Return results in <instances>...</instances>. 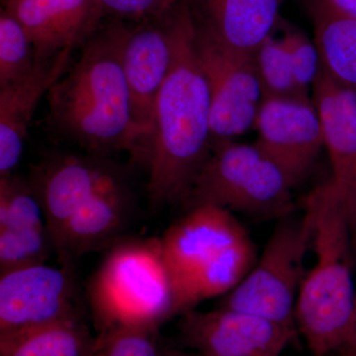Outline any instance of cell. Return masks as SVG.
I'll list each match as a JSON object with an SVG mask.
<instances>
[{"instance_id": "4316f807", "label": "cell", "mask_w": 356, "mask_h": 356, "mask_svg": "<svg viewBox=\"0 0 356 356\" xmlns=\"http://www.w3.org/2000/svg\"><path fill=\"white\" fill-rule=\"evenodd\" d=\"M330 13L356 20V0H309Z\"/></svg>"}, {"instance_id": "603a6c76", "label": "cell", "mask_w": 356, "mask_h": 356, "mask_svg": "<svg viewBox=\"0 0 356 356\" xmlns=\"http://www.w3.org/2000/svg\"><path fill=\"white\" fill-rule=\"evenodd\" d=\"M36 65L34 47L27 32L15 17L0 10V86L29 74Z\"/></svg>"}, {"instance_id": "7c38bea8", "label": "cell", "mask_w": 356, "mask_h": 356, "mask_svg": "<svg viewBox=\"0 0 356 356\" xmlns=\"http://www.w3.org/2000/svg\"><path fill=\"white\" fill-rule=\"evenodd\" d=\"M181 316L180 341L204 356H280L295 336L294 327L228 307Z\"/></svg>"}, {"instance_id": "484cf974", "label": "cell", "mask_w": 356, "mask_h": 356, "mask_svg": "<svg viewBox=\"0 0 356 356\" xmlns=\"http://www.w3.org/2000/svg\"><path fill=\"white\" fill-rule=\"evenodd\" d=\"M104 17L127 22L161 17L172 11L179 0H98Z\"/></svg>"}, {"instance_id": "3957f363", "label": "cell", "mask_w": 356, "mask_h": 356, "mask_svg": "<svg viewBox=\"0 0 356 356\" xmlns=\"http://www.w3.org/2000/svg\"><path fill=\"white\" fill-rule=\"evenodd\" d=\"M313 221V268L300 288L295 323L314 356L343 350L353 325V229L350 213L331 180L307 197Z\"/></svg>"}, {"instance_id": "e0dca14e", "label": "cell", "mask_w": 356, "mask_h": 356, "mask_svg": "<svg viewBox=\"0 0 356 356\" xmlns=\"http://www.w3.org/2000/svg\"><path fill=\"white\" fill-rule=\"evenodd\" d=\"M312 89L324 149L331 161V181L353 225L356 216V92L337 83L322 67Z\"/></svg>"}, {"instance_id": "d6986e66", "label": "cell", "mask_w": 356, "mask_h": 356, "mask_svg": "<svg viewBox=\"0 0 356 356\" xmlns=\"http://www.w3.org/2000/svg\"><path fill=\"white\" fill-rule=\"evenodd\" d=\"M282 0H185L194 31L254 55L275 27Z\"/></svg>"}, {"instance_id": "7402d4cb", "label": "cell", "mask_w": 356, "mask_h": 356, "mask_svg": "<svg viewBox=\"0 0 356 356\" xmlns=\"http://www.w3.org/2000/svg\"><path fill=\"white\" fill-rule=\"evenodd\" d=\"M264 98H310L295 81L282 40L268 37L254 54Z\"/></svg>"}, {"instance_id": "6da1fadb", "label": "cell", "mask_w": 356, "mask_h": 356, "mask_svg": "<svg viewBox=\"0 0 356 356\" xmlns=\"http://www.w3.org/2000/svg\"><path fill=\"white\" fill-rule=\"evenodd\" d=\"M126 21L106 17L81 55L47 95L49 132L84 152L113 156L129 152L146 163L144 136L132 114L123 55Z\"/></svg>"}, {"instance_id": "f1b7e54d", "label": "cell", "mask_w": 356, "mask_h": 356, "mask_svg": "<svg viewBox=\"0 0 356 356\" xmlns=\"http://www.w3.org/2000/svg\"><path fill=\"white\" fill-rule=\"evenodd\" d=\"M159 356H189L182 351L173 350V348H161Z\"/></svg>"}, {"instance_id": "83f0119b", "label": "cell", "mask_w": 356, "mask_h": 356, "mask_svg": "<svg viewBox=\"0 0 356 356\" xmlns=\"http://www.w3.org/2000/svg\"><path fill=\"white\" fill-rule=\"evenodd\" d=\"M343 348H353V350H356V297L355 311H353V325H351L350 336H348L346 346H344Z\"/></svg>"}, {"instance_id": "f546056e", "label": "cell", "mask_w": 356, "mask_h": 356, "mask_svg": "<svg viewBox=\"0 0 356 356\" xmlns=\"http://www.w3.org/2000/svg\"><path fill=\"white\" fill-rule=\"evenodd\" d=\"M339 353L337 356H356V350H353V348H343Z\"/></svg>"}, {"instance_id": "52a82bcc", "label": "cell", "mask_w": 356, "mask_h": 356, "mask_svg": "<svg viewBox=\"0 0 356 356\" xmlns=\"http://www.w3.org/2000/svg\"><path fill=\"white\" fill-rule=\"evenodd\" d=\"M312 236L313 221L308 210L299 219L283 217L254 266L225 295L221 306L294 327L295 308L307 273L304 262Z\"/></svg>"}, {"instance_id": "4dcf8cb0", "label": "cell", "mask_w": 356, "mask_h": 356, "mask_svg": "<svg viewBox=\"0 0 356 356\" xmlns=\"http://www.w3.org/2000/svg\"><path fill=\"white\" fill-rule=\"evenodd\" d=\"M351 229H353V233H355V236L356 238V216L355 218V221H353V225H351Z\"/></svg>"}, {"instance_id": "1f68e13d", "label": "cell", "mask_w": 356, "mask_h": 356, "mask_svg": "<svg viewBox=\"0 0 356 356\" xmlns=\"http://www.w3.org/2000/svg\"><path fill=\"white\" fill-rule=\"evenodd\" d=\"M198 356H204V355H199Z\"/></svg>"}, {"instance_id": "ffe728a7", "label": "cell", "mask_w": 356, "mask_h": 356, "mask_svg": "<svg viewBox=\"0 0 356 356\" xmlns=\"http://www.w3.org/2000/svg\"><path fill=\"white\" fill-rule=\"evenodd\" d=\"M321 67L337 83L356 92V20L308 2Z\"/></svg>"}, {"instance_id": "5bb4252c", "label": "cell", "mask_w": 356, "mask_h": 356, "mask_svg": "<svg viewBox=\"0 0 356 356\" xmlns=\"http://www.w3.org/2000/svg\"><path fill=\"white\" fill-rule=\"evenodd\" d=\"M24 28L36 62L81 49L104 20L98 0H2Z\"/></svg>"}, {"instance_id": "2e32d148", "label": "cell", "mask_w": 356, "mask_h": 356, "mask_svg": "<svg viewBox=\"0 0 356 356\" xmlns=\"http://www.w3.org/2000/svg\"><path fill=\"white\" fill-rule=\"evenodd\" d=\"M137 206L132 179L90 199L70 218L54 243L60 266L74 269V262L83 255L110 248L123 240Z\"/></svg>"}, {"instance_id": "ba28073f", "label": "cell", "mask_w": 356, "mask_h": 356, "mask_svg": "<svg viewBox=\"0 0 356 356\" xmlns=\"http://www.w3.org/2000/svg\"><path fill=\"white\" fill-rule=\"evenodd\" d=\"M132 179L113 156L51 152L30 166L27 180L43 209L53 243L79 208L100 192ZM55 247V245H54Z\"/></svg>"}, {"instance_id": "8fae6325", "label": "cell", "mask_w": 356, "mask_h": 356, "mask_svg": "<svg viewBox=\"0 0 356 356\" xmlns=\"http://www.w3.org/2000/svg\"><path fill=\"white\" fill-rule=\"evenodd\" d=\"M178 2L172 11L161 17L142 22L126 21L122 60L134 121L144 136L147 159L154 134L156 99L175 57Z\"/></svg>"}, {"instance_id": "d4e9b609", "label": "cell", "mask_w": 356, "mask_h": 356, "mask_svg": "<svg viewBox=\"0 0 356 356\" xmlns=\"http://www.w3.org/2000/svg\"><path fill=\"white\" fill-rule=\"evenodd\" d=\"M282 43L286 49L295 81L304 92L310 95L321 69V60L315 42H311L303 33L288 30Z\"/></svg>"}, {"instance_id": "44dd1931", "label": "cell", "mask_w": 356, "mask_h": 356, "mask_svg": "<svg viewBox=\"0 0 356 356\" xmlns=\"http://www.w3.org/2000/svg\"><path fill=\"white\" fill-rule=\"evenodd\" d=\"M97 344L98 337L79 318L0 339V356H92Z\"/></svg>"}, {"instance_id": "277c9868", "label": "cell", "mask_w": 356, "mask_h": 356, "mask_svg": "<svg viewBox=\"0 0 356 356\" xmlns=\"http://www.w3.org/2000/svg\"><path fill=\"white\" fill-rule=\"evenodd\" d=\"M159 240L172 278L175 316L228 294L257 259L245 228L232 212L216 206L189 210Z\"/></svg>"}, {"instance_id": "cb8c5ba5", "label": "cell", "mask_w": 356, "mask_h": 356, "mask_svg": "<svg viewBox=\"0 0 356 356\" xmlns=\"http://www.w3.org/2000/svg\"><path fill=\"white\" fill-rule=\"evenodd\" d=\"M156 327L121 325L98 336L92 356H159Z\"/></svg>"}, {"instance_id": "4fadbf2b", "label": "cell", "mask_w": 356, "mask_h": 356, "mask_svg": "<svg viewBox=\"0 0 356 356\" xmlns=\"http://www.w3.org/2000/svg\"><path fill=\"white\" fill-rule=\"evenodd\" d=\"M255 145L284 170L296 186L324 149L322 126L310 98L264 97L257 113Z\"/></svg>"}, {"instance_id": "7a4b0ae2", "label": "cell", "mask_w": 356, "mask_h": 356, "mask_svg": "<svg viewBox=\"0 0 356 356\" xmlns=\"http://www.w3.org/2000/svg\"><path fill=\"white\" fill-rule=\"evenodd\" d=\"M211 152L209 84L199 60L188 8L185 0H179L175 57L156 99L147 163L152 207L184 202Z\"/></svg>"}, {"instance_id": "30bf717a", "label": "cell", "mask_w": 356, "mask_h": 356, "mask_svg": "<svg viewBox=\"0 0 356 356\" xmlns=\"http://www.w3.org/2000/svg\"><path fill=\"white\" fill-rule=\"evenodd\" d=\"M195 43L209 84L212 146L234 140L254 127L264 100L254 55L196 34Z\"/></svg>"}, {"instance_id": "9c48e42d", "label": "cell", "mask_w": 356, "mask_h": 356, "mask_svg": "<svg viewBox=\"0 0 356 356\" xmlns=\"http://www.w3.org/2000/svg\"><path fill=\"white\" fill-rule=\"evenodd\" d=\"M81 318L74 269L35 264L0 277V339Z\"/></svg>"}, {"instance_id": "8992f818", "label": "cell", "mask_w": 356, "mask_h": 356, "mask_svg": "<svg viewBox=\"0 0 356 356\" xmlns=\"http://www.w3.org/2000/svg\"><path fill=\"white\" fill-rule=\"evenodd\" d=\"M291 180L257 145L234 140L212 152L184 202L189 210L216 206L261 217H285L292 211Z\"/></svg>"}, {"instance_id": "ac0fdd59", "label": "cell", "mask_w": 356, "mask_h": 356, "mask_svg": "<svg viewBox=\"0 0 356 356\" xmlns=\"http://www.w3.org/2000/svg\"><path fill=\"white\" fill-rule=\"evenodd\" d=\"M74 50L36 62L31 72L0 86V177L13 175L19 163L28 129L42 97L72 65Z\"/></svg>"}, {"instance_id": "5b68a950", "label": "cell", "mask_w": 356, "mask_h": 356, "mask_svg": "<svg viewBox=\"0 0 356 356\" xmlns=\"http://www.w3.org/2000/svg\"><path fill=\"white\" fill-rule=\"evenodd\" d=\"M99 334L121 325L156 327L175 317V293L161 240L123 238L88 285Z\"/></svg>"}, {"instance_id": "9a60e30c", "label": "cell", "mask_w": 356, "mask_h": 356, "mask_svg": "<svg viewBox=\"0 0 356 356\" xmlns=\"http://www.w3.org/2000/svg\"><path fill=\"white\" fill-rule=\"evenodd\" d=\"M53 252L43 209L27 177H0V273L44 264Z\"/></svg>"}]
</instances>
